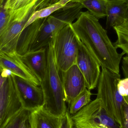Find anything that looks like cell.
Masks as SVG:
<instances>
[{"mask_svg": "<svg viewBox=\"0 0 128 128\" xmlns=\"http://www.w3.org/2000/svg\"><path fill=\"white\" fill-rule=\"evenodd\" d=\"M76 64L84 77L86 88L90 90L95 88L98 86L101 74V66L81 41L77 55Z\"/></svg>", "mask_w": 128, "mask_h": 128, "instance_id": "52a82bcc", "label": "cell"}, {"mask_svg": "<svg viewBox=\"0 0 128 128\" xmlns=\"http://www.w3.org/2000/svg\"></svg>", "mask_w": 128, "mask_h": 128, "instance_id": "e575fe53", "label": "cell"}, {"mask_svg": "<svg viewBox=\"0 0 128 128\" xmlns=\"http://www.w3.org/2000/svg\"><path fill=\"white\" fill-rule=\"evenodd\" d=\"M74 0H71L70 2L73 1Z\"/></svg>", "mask_w": 128, "mask_h": 128, "instance_id": "836d02e7", "label": "cell"}, {"mask_svg": "<svg viewBox=\"0 0 128 128\" xmlns=\"http://www.w3.org/2000/svg\"><path fill=\"white\" fill-rule=\"evenodd\" d=\"M101 68L97 86V98L100 101L106 111L120 126L122 123L124 102V97L120 95L117 88L121 75L104 67Z\"/></svg>", "mask_w": 128, "mask_h": 128, "instance_id": "3957f363", "label": "cell"}, {"mask_svg": "<svg viewBox=\"0 0 128 128\" xmlns=\"http://www.w3.org/2000/svg\"><path fill=\"white\" fill-rule=\"evenodd\" d=\"M6 78L3 77L2 76L1 74L0 70V88L3 86V84L5 82Z\"/></svg>", "mask_w": 128, "mask_h": 128, "instance_id": "f1b7e54d", "label": "cell"}, {"mask_svg": "<svg viewBox=\"0 0 128 128\" xmlns=\"http://www.w3.org/2000/svg\"><path fill=\"white\" fill-rule=\"evenodd\" d=\"M122 69L125 77L128 78V56L124 57L122 61Z\"/></svg>", "mask_w": 128, "mask_h": 128, "instance_id": "d4e9b609", "label": "cell"}, {"mask_svg": "<svg viewBox=\"0 0 128 128\" xmlns=\"http://www.w3.org/2000/svg\"><path fill=\"white\" fill-rule=\"evenodd\" d=\"M116 33L117 40L114 46L116 49L120 48L128 56V18L119 26L113 28Z\"/></svg>", "mask_w": 128, "mask_h": 128, "instance_id": "2e32d148", "label": "cell"}, {"mask_svg": "<svg viewBox=\"0 0 128 128\" xmlns=\"http://www.w3.org/2000/svg\"><path fill=\"white\" fill-rule=\"evenodd\" d=\"M60 0H50L49 4L51 5V4H57V3H58Z\"/></svg>", "mask_w": 128, "mask_h": 128, "instance_id": "4dcf8cb0", "label": "cell"}, {"mask_svg": "<svg viewBox=\"0 0 128 128\" xmlns=\"http://www.w3.org/2000/svg\"><path fill=\"white\" fill-rule=\"evenodd\" d=\"M59 73L63 83L66 102L70 105L73 100L86 88V81L76 64L67 70Z\"/></svg>", "mask_w": 128, "mask_h": 128, "instance_id": "ba28073f", "label": "cell"}, {"mask_svg": "<svg viewBox=\"0 0 128 128\" xmlns=\"http://www.w3.org/2000/svg\"><path fill=\"white\" fill-rule=\"evenodd\" d=\"M118 0L126 2L127 4H128V0Z\"/></svg>", "mask_w": 128, "mask_h": 128, "instance_id": "1f68e13d", "label": "cell"}, {"mask_svg": "<svg viewBox=\"0 0 128 128\" xmlns=\"http://www.w3.org/2000/svg\"><path fill=\"white\" fill-rule=\"evenodd\" d=\"M71 26L75 34L92 57L104 67L120 74V65L124 52L117 51L98 19L88 11L81 12Z\"/></svg>", "mask_w": 128, "mask_h": 128, "instance_id": "6da1fadb", "label": "cell"}, {"mask_svg": "<svg viewBox=\"0 0 128 128\" xmlns=\"http://www.w3.org/2000/svg\"><path fill=\"white\" fill-rule=\"evenodd\" d=\"M92 95L91 90L86 88L74 98L69 105L68 111L71 115H74L89 104Z\"/></svg>", "mask_w": 128, "mask_h": 128, "instance_id": "e0dca14e", "label": "cell"}, {"mask_svg": "<svg viewBox=\"0 0 128 128\" xmlns=\"http://www.w3.org/2000/svg\"><path fill=\"white\" fill-rule=\"evenodd\" d=\"M60 128H74L71 115L68 110L61 117Z\"/></svg>", "mask_w": 128, "mask_h": 128, "instance_id": "7402d4cb", "label": "cell"}, {"mask_svg": "<svg viewBox=\"0 0 128 128\" xmlns=\"http://www.w3.org/2000/svg\"><path fill=\"white\" fill-rule=\"evenodd\" d=\"M107 0H74L72 2H78L84 8L88 9L89 12L98 19L106 16V3Z\"/></svg>", "mask_w": 128, "mask_h": 128, "instance_id": "9a60e30c", "label": "cell"}, {"mask_svg": "<svg viewBox=\"0 0 128 128\" xmlns=\"http://www.w3.org/2000/svg\"><path fill=\"white\" fill-rule=\"evenodd\" d=\"M30 111L23 109L8 122L4 128H19L22 122L29 114Z\"/></svg>", "mask_w": 128, "mask_h": 128, "instance_id": "ffe728a7", "label": "cell"}, {"mask_svg": "<svg viewBox=\"0 0 128 128\" xmlns=\"http://www.w3.org/2000/svg\"><path fill=\"white\" fill-rule=\"evenodd\" d=\"M64 6L58 3L48 5L42 9L36 10L32 15L26 24L23 30L37 20L47 18L54 12L63 7Z\"/></svg>", "mask_w": 128, "mask_h": 128, "instance_id": "ac0fdd59", "label": "cell"}, {"mask_svg": "<svg viewBox=\"0 0 128 128\" xmlns=\"http://www.w3.org/2000/svg\"><path fill=\"white\" fill-rule=\"evenodd\" d=\"M71 1V0H61L58 3L64 6V5L68 3V2H70Z\"/></svg>", "mask_w": 128, "mask_h": 128, "instance_id": "f546056e", "label": "cell"}, {"mask_svg": "<svg viewBox=\"0 0 128 128\" xmlns=\"http://www.w3.org/2000/svg\"><path fill=\"white\" fill-rule=\"evenodd\" d=\"M6 0H3L0 7V36L6 29L11 20V10L4 8Z\"/></svg>", "mask_w": 128, "mask_h": 128, "instance_id": "d6986e66", "label": "cell"}, {"mask_svg": "<svg viewBox=\"0 0 128 128\" xmlns=\"http://www.w3.org/2000/svg\"><path fill=\"white\" fill-rule=\"evenodd\" d=\"M124 97L122 105V121L120 128H128V97Z\"/></svg>", "mask_w": 128, "mask_h": 128, "instance_id": "603a6c76", "label": "cell"}, {"mask_svg": "<svg viewBox=\"0 0 128 128\" xmlns=\"http://www.w3.org/2000/svg\"><path fill=\"white\" fill-rule=\"evenodd\" d=\"M80 42L71 24L65 26L54 36L52 40L54 58L60 73L76 64Z\"/></svg>", "mask_w": 128, "mask_h": 128, "instance_id": "5b68a950", "label": "cell"}, {"mask_svg": "<svg viewBox=\"0 0 128 128\" xmlns=\"http://www.w3.org/2000/svg\"><path fill=\"white\" fill-rule=\"evenodd\" d=\"M16 78L24 109L32 111L43 107L44 96L41 86H36L19 77L16 76Z\"/></svg>", "mask_w": 128, "mask_h": 128, "instance_id": "9c48e42d", "label": "cell"}, {"mask_svg": "<svg viewBox=\"0 0 128 128\" xmlns=\"http://www.w3.org/2000/svg\"><path fill=\"white\" fill-rule=\"evenodd\" d=\"M47 47L28 52L22 56H19L24 64L40 82L43 80L47 68Z\"/></svg>", "mask_w": 128, "mask_h": 128, "instance_id": "8fae6325", "label": "cell"}, {"mask_svg": "<svg viewBox=\"0 0 128 128\" xmlns=\"http://www.w3.org/2000/svg\"><path fill=\"white\" fill-rule=\"evenodd\" d=\"M106 28L119 26L128 18V4L118 0H107Z\"/></svg>", "mask_w": 128, "mask_h": 128, "instance_id": "7c38bea8", "label": "cell"}, {"mask_svg": "<svg viewBox=\"0 0 128 128\" xmlns=\"http://www.w3.org/2000/svg\"><path fill=\"white\" fill-rule=\"evenodd\" d=\"M118 91L123 97H128V78L120 79L117 84Z\"/></svg>", "mask_w": 128, "mask_h": 128, "instance_id": "44dd1931", "label": "cell"}, {"mask_svg": "<svg viewBox=\"0 0 128 128\" xmlns=\"http://www.w3.org/2000/svg\"><path fill=\"white\" fill-rule=\"evenodd\" d=\"M3 0H0V7L2 4V2H3Z\"/></svg>", "mask_w": 128, "mask_h": 128, "instance_id": "d6a6232c", "label": "cell"}, {"mask_svg": "<svg viewBox=\"0 0 128 128\" xmlns=\"http://www.w3.org/2000/svg\"><path fill=\"white\" fill-rule=\"evenodd\" d=\"M34 0H17L13 4L10 10H16L28 5Z\"/></svg>", "mask_w": 128, "mask_h": 128, "instance_id": "cb8c5ba5", "label": "cell"}, {"mask_svg": "<svg viewBox=\"0 0 128 128\" xmlns=\"http://www.w3.org/2000/svg\"><path fill=\"white\" fill-rule=\"evenodd\" d=\"M47 66L40 86L43 92L44 103L42 107L50 114L61 117L67 111L63 83L56 64L52 41L47 47Z\"/></svg>", "mask_w": 128, "mask_h": 128, "instance_id": "7a4b0ae2", "label": "cell"}, {"mask_svg": "<svg viewBox=\"0 0 128 128\" xmlns=\"http://www.w3.org/2000/svg\"><path fill=\"white\" fill-rule=\"evenodd\" d=\"M46 18L37 20L22 32L16 47V52L20 56L30 52L37 35Z\"/></svg>", "mask_w": 128, "mask_h": 128, "instance_id": "4fadbf2b", "label": "cell"}, {"mask_svg": "<svg viewBox=\"0 0 128 128\" xmlns=\"http://www.w3.org/2000/svg\"><path fill=\"white\" fill-rule=\"evenodd\" d=\"M50 0H34L26 6L11 10V20L6 29L0 36V51L16 52L21 33L32 15L36 10L47 6Z\"/></svg>", "mask_w": 128, "mask_h": 128, "instance_id": "277c9868", "label": "cell"}, {"mask_svg": "<svg viewBox=\"0 0 128 128\" xmlns=\"http://www.w3.org/2000/svg\"><path fill=\"white\" fill-rule=\"evenodd\" d=\"M16 0H7L4 5V8L6 9L10 10L13 4Z\"/></svg>", "mask_w": 128, "mask_h": 128, "instance_id": "83f0119b", "label": "cell"}, {"mask_svg": "<svg viewBox=\"0 0 128 128\" xmlns=\"http://www.w3.org/2000/svg\"><path fill=\"white\" fill-rule=\"evenodd\" d=\"M30 128H60L61 117L50 114L43 108L30 111L28 116Z\"/></svg>", "mask_w": 128, "mask_h": 128, "instance_id": "5bb4252c", "label": "cell"}, {"mask_svg": "<svg viewBox=\"0 0 128 128\" xmlns=\"http://www.w3.org/2000/svg\"><path fill=\"white\" fill-rule=\"evenodd\" d=\"M28 115L22 120L19 128H30L28 120Z\"/></svg>", "mask_w": 128, "mask_h": 128, "instance_id": "4316f807", "label": "cell"}, {"mask_svg": "<svg viewBox=\"0 0 128 128\" xmlns=\"http://www.w3.org/2000/svg\"><path fill=\"white\" fill-rule=\"evenodd\" d=\"M0 70L2 76L4 78H8L11 76H16V75L13 72L8 68L0 67Z\"/></svg>", "mask_w": 128, "mask_h": 128, "instance_id": "484cf974", "label": "cell"}, {"mask_svg": "<svg viewBox=\"0 0 128 128\" xmlns=\"http://www.w3.org/2000/svg\"><path fill=\"white\" fill-rule=\"evenodd\" d=\"M0 67L8 68L16 76L40 86V82L24 64L16 52H7L0 51Z\"/></svg>", "mask_w": 128, "mask_h": 128, "instance_id": "30bf717a", "label": "cell"}, {"mask_svg": "<svg viewBox=\"0 0 128 128\" xmlns=\"http://www.w3.org/2000/svg\"><path fill=\"white\" fill-rule=\"evenodd\" d=\"M16 76L7 78L0 88V128H4L14 116L24 109Z\"/></svg>", "mask_w": 128, "mask_h": 128, "instance_id": "8992f818", "label": "cell"}]
</instances>
